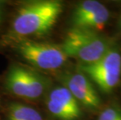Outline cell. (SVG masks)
<instances>
[{
  "instance_id": "7c38bea8",
  "label": "cell",
  "mask_w": 121,
  "mask_h": 120,
  "mask_svg": "<svg viewBox=\"0 0 121 120\" xmlns=\"http://www.w3.org/2000/svg\"><path fill=\"white\" fill-rule=\"evenodd\" d=\"M120 26H121V17H120Z\"/></svg>"
},
{
  "instance_id": "ba28073f",
  "label": "cell",
  "mask_w": 121,
  "mask_h": 120,
  "mask_svg": "<svg viewBox=\"0 0 121 120\" xmlns=\"http://www.w3.org/2000/svg\"><path fill=\"white\" fill-rule=\"evenodd\" d=\"M66 88L69 91L78 103L87 108H98L101 104L97 91L93 87L91 81L83 73H74L66 77Z\"/></svg>"
},
{
  "instance_id": "7a4b0ae2",
  "label": "cell",
  "mask_w": 121,
  "mask_h": 120,
  "mask_svg": "<svg viewBox=\"0 0 121 120\" xmlns=\"http://www.w3.org/2000/svg\"><path fill=\"white\" fill-rule=\"evenodd\" d=\"M113 47L111 41L97 30L73 27L67 32L61 48L67 57L89 64L101 58Z\"/></svg>"
},
{
  "instance_id": "6da1fadb",
  "label": "cell",
  "mask_w": 121,
  "mask_h": 120,
  "mask_svg": "<svg viewBox=\"0 0 121 120\" xmlns=\"http://www.w3.org/2000/svg\"><path fill=\"white\" fill-rule=\"evenodd\" d=\"M63 11V5L55 0H41L24 4L18 10L13 30L18 36L42 35L55 25Z\"/></svg>"
},
{
  "instance_id": "277c9868",
  "label": "cell",
  "mask_w": 121,
  "mask_h": 120,
  "mask_svg": "<svg viewBox=\"0 0 121 120\" xmlns=\"http://www.w3.org/2000/svg\"><path fill=\"white\" fill-rule=\"evenodd\" d=\"M19 54L30 64L46 70L62 67L67 59L61 46L48 43L23 41L17 45Z\"/></svg>"
},
{
  "instance_id": "8992f818",
  "label": "cell",
  "mask_w": 121,
  "mask_h": 120,
  "mask_svg": "<svg viewBox=\"0 0 121 120\" xmlns=\"http://www.w3.org/2000/svg\"><path fill=\"white\" fill-rule=\"evenodd\" d=\"M109 16V9L100 2L86 0L76 6L72 23L73 27L96 30L106 24Z\"/></svg>"
},
{
  "instance_id": "52a82bcc",
  "label": "cell",
  "mask_w": 121,
  "mask_h": 120,
  "mask_svg": "<svg viewBox=\"0 0 121 120\" xmlns=\"http://www.w3.org/2000/svg\"><path fill=\"white\" fill-rule=\"evenodd\" d=\"M48 110L60 120H78L81 116L78 101L65 87L54 88L46 101Z\"/></svg>"
},
{
  "instance_id": "30bf717a",
  "label": "cell",
  "mask_w": 121,
  "mask_h": 120,
  "mask_svg": "<svg viewBox=\"0 0 121 120\" xmlns=\"http://www.w3.org/2000/svg\"><path fill=\"white\" fill-rule=\"evenodd\" d=\"M98 120H121V109L117 106L107 107L100 113Z\"/></svg>"
},
{
  "instance_id": "3957f363",
  "label": "cell",
  "mask_w": 121,
  "mask_h": 120,
  "mask_svg": "<svg viewBox=\"0 0 121 120\" xmlns=\"http://www.w3.org/2000/svg\"><path fill=\"white\" fill-rule=\"evenodd\" d=\"M80 70L97 84L104 93H109L118 85L121 74V53L112 47L96 62L81 64Z\"/></svg>"
},
{
  "instance_id": "5b68a950",
  "label": "cell",
  "mask_w": 121,
  "mask_h": 120,
  "mask_svg": "<svg viewBox=\"0 0 121 120\" xmlns=\"http://www.w3.org/2000/svg\"><path fill=\"white\" fill-rule=\"evenodd\" d=\"M7 90L19 98L38 99L45 92L46 81L34 71L20 65L10 67L6 75Z\"/></svg>"
},
{
  "instance_id": "9c48e42d",
  "label": "cell",
  "mask_w": 121,
  "mask_h": 120,
  "mask_svg": "<svg viewBox=\"0 0 121 120\" xmlns=\"http://www.w3.org/2000/svg\"><path fill=\"white\" fill-rule=\"evenodd\" d=\"M7 120H44L38 111L24 104L13 103L9 107Z\"/></svg>"
},
{
  "instance_id": "8fae6325",
  "label": "cell",
  "mask_w": 121,
  "mask_h": 120,
  "mask_svg": "<svg viewBox=\"0 0 121 120\" xmlns=\"http://www.w3.org/2000/svg\"><path fill=\"white\" fill-rule=\"evenodd\" d=\"M2 3L0 2V21H1V18H2Z\"/></svg>"
}]
</instances>
